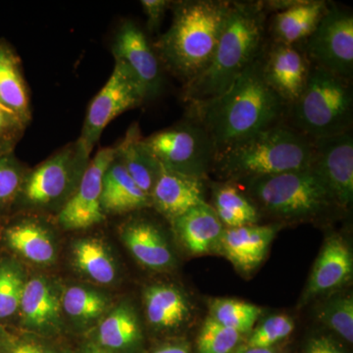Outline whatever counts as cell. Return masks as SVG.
I'll return each mask as SVG.
<instances>
[{"instance_id": "obj_15", "label": "cell", "mask_w": 353, "mask_h": 353, "mask_svg": "<svg viewBox=\"0 0 353 353\" xmlns=\"http://www.w3.org/2000/svg\"><path fill=\"white\" fill-rule=\"evenodd\" d=\"M66 261L78 281L102 289H115L124 277L119 256L101 234L72 238L67 245Z\"/></svg>"}, {"instance_id": "obj_1", "label": "cell", "mask_w": 353, "mask_h": 353, "mask_svg": "<svg viewBox=\"0 0 353 353\" xmlns=\"http://www.w3.org/2000/svg\"><path fill=\"white\" fill-rule=\"evenodd\" d=\"M263 54L264 50L219 97L189 103V119L208 132L217 155L285 122L288 104L265 79Z\"/></svg>"}, {"instance_id": "obj_39", "label": "cell", "mask_w": 353, "mask_h": 353, "mask_svg": "<svg viewBox=\"0 0 353 353\" xmlns=\"http://www.w3.org/2000/svg\"><path fill=\"white\" fill-rule=\"evenodd\" d=\"M143 12L148 18V30L154 32L159 30L162 21L164 19L165 12L171 6L172 1L168 0H141Z\"/></svg>"}, {"instance_id": "obj_16", "label": "cell", "mask_w": 353, "mask_h": 353, "mask_svg": "<svg viewBox=\"0 0 353 353\" xmlns=\"http://www.w3.org/2000/svg\"><path fill=\"white\" fill-rule=\"evenodd\" d=\"M314 169L329 188L336 205L348 209L353 201L352 132L313 141Z\"/></svg>"}, {"instance_id": "obj_2", "label": "cell", "mask_w": 353, "mask_h": 353, "mask_svg": "<svg viewBox=\"0 0 353 353\" xmlns=\"http://www.w3.org/2000/svg\"><path fill=\"white\" fill-rule=\"evenodd\" d=\"M170 28L153 46L164 70L183 83L208 69L232 8L226 0L172 2Z\"/></svg>"}, {"instance_id": "obj_35", "label": "cell", "mask_w": 353, "mask_h": 353, "mask_svg": "<svg viewBox=\"0 0 353 353\" xmlns=\"http://www.w3.org/2000/svg\"><path fill=\"white\" fill-rule=\"evenodd\" d=\"M241 336L208 316L197 336L196 353H233Z\"/></svg>"}, {"instance_id": "obj_19", "label": "cell", "mask_w": 353, "mask_h": 353, "mask_svg": "<svg viewBox=\"0 0 353 353\" xmlns=\"http://www.w3.org/2000/svg\"><path fill=\"white\" fill-rule=\"evenodd\" d=\"M108 353H139L143 347V322L131 299H117L113 307L87 336Z\"/></svg>"}, {"instance_id": "obj_41", "label": "cell", "mask_w": 353, "mask_h": 353, "mask_svg": "<svg viewBox=\"0 0 353 353\" xmlns=\"http://www.w3.org/2000/svg\"><path fill=\"white\" fill-rule=\"evenodd\" d=\"M150 353H192V350L187 341H170L157 345Z\"/></svg>"}, {"instance_id": "obj_9", "label": "cell", "mask_w": 353, "mask_h": 353, "mask_svg": "<svg viewBox=\"0 0 353 353\" xmlns=\"http://www.w3.org/2000/svg\"><path fill=\"white\" fill-rule=\"evenodd\" d=\"M143 143L165 168L201 180L213 170L217 157L208 132L190 119L154 132Z\"/></svg>"}, {"instance_id": "obj_22", "label": "cell", "mask_w": 353, "mask_h": 353, "mask_svg": "<svg viewBox=\"0 0 353 353\" xmlns=\"http://www.w3.org/2000/svg\"><path fill=\"white\" fill-rule=\"evenodd\" d=\"M145 321L157 333H173L183 328L192 316L189 297L172 283L157 282L143 290Z\"/></svg>"}, {"instance_id": "obj_14", "label": "cell", "mask_w": 353, "mask_h": 353, "mask_svg": "<svg viewBox=\"0 0 353 353\" xmlns=\"http://www.w3.org/2000/svg\"><path fill=\"white\" fill-rule=\"evenodd\" d=\"M115 154V146H110L101 148L90 159L75 194L54 218L60 231L85 232L105 222L101 208L102 180Z\"/></svg>"}, {"instance_id": "obj_40", "label": "cell", "mask_w": 353, "mask_h": 353, "mask_svg": "<svg viewBox=\"0 0 353 353\" xmlns=\"http://www.w3.org/2000/svg\"><path fill=\"white\" fill-rule=\"evenodd\" d=\"M304 353H347L334 339L329 336H315L309 339Z\"/></svg>"}, {"instance_id": "obj_12", "label": "cell", "mask_w": 353, "mask_h": 353, "mask_svg": "<svg viewBox=\"0 0 353 353\" xmlns=\"http://www.w3.org/2000/svg\"><path fill=\"white\" fill-rule=\"evenodd\" d=\"M145 101L138 83L122 64L115 62L110 78L88 106L79 141L92 153L109 123Z\"/></svg>"}, {"instance_id": "obj_8", "label": "cell", "mask_w": 353, "mask_h": 353, "mask_svg": "<svg viewBox=\"0 0 353 353\" xmlns=\"http://www.w3.org/2000/svg\"><path fill=\"white\" fill-rule=\"evenodd\" d=\"M60 233L54 218L10 213L0 219V252L17 259L30 271H52L63 253Z\"/></svg>"}, {"instance_id": "obj_10", "label": "cell", "mask_w": 353, "mask_h": 353, "mask_svg": "<svg viewBox=\"0 0 353 353\" xmlns=\"http://www.w3.org/2000/svg\"><path fill=\"white\" fill-rule=\"evenodd\" d=\"M64 282L52 271H31L12 330L54 339L67 334L62 314Z\"/></svg>"}, {"instance_id": "obj_24", "label": "cell", "mask_w": 353, "mask_h": 353, "mask_svg": "<svg viewBox=\"0 0 353 353\" xmlns=\"http://www.w3.org/2000/svg\"><path fill=\"white\" fill-rule=\"evenodd\" d=\"M277 232L271 225L225 228L219 250L240 270H253L263 261Z\"/></svg>"}, {"instance_id": "obj_7", "label": "cell", "mask_w": 353, "mask_h": 353, "mask_svg": "<svg viewBox=\"0 0 353 353\" xmlns=\"http://www.w3.org/2000/svg\"><path fill=\"white\" fill-rule=\"evenodd\" d=\"M243 183L257 208L280 219H312L339 208L326 183L312 167Z\"/></svg>"}, {"instance_id": "obj_31", "label": "cell", "mask_w": 353, "mask_h": 353, "mask_svg": "<svg viewBox=\"0 0 353 353\" xmlns=\"http://www.w3.org/2000/svg\"><path fill=\"white\" fill-rule=\"evenodd\" d=\"M30 273L17 259L0 252V325L7 329L15 328Z\"/></svg>"}, {"instance_id": "obj_18", "label": "cell", "mask_w": 353, "mask_h": 353, "mask_svg": "<svg viewBox=\"0 0 353 353\" xmlns=\"http://www.w3.org/2000/svg\"><path fill=\"white\" fill-rule=\"evenodd\" d=\"M112 290L73 281L64 282L62 314L67 334L87 336L115 304Z\"/></svg>"}, {"instance_id": "obj_3", "label": "cell", "mask_w": 353, "mask_h": 353, "mask_svg": "<svg viewBox=\"0 0 353 353\" xmlns=\"http://www.w3.org/2000/svg\"><path fill=\"white\" fill-rule=\"evenodd\" d=\"M267 14L262 1H232L210 64L194 82L183 87L185 101L192 103L219 97L261 54Z\"/></svg>"}, {"instance_id": "obj_30", "label": "cell", "mask_w": 353, "mask_h": 353, "mask_svg": "<svg viewBox=\"0 0 353 353\" xmlns=\"http://www.w3.org/2000/svg\"><path fill=\"white\" fill-rule=\"evenodd\" d=\"M211 206L226 228L255 225L259 220V209L254 202L232 181L213 183Z\"/></svg>"}, {"instance_id": "obj_27", "label": "cell", "mask_w": 353, "mask_h": 353, "mask_svg": "<svg viewBox=\"0 0 353 353\" xmlns=\"http://www.w3.org/2000/svg\"><path fill=\"white\" fill-rule=\"evenodd\" d=\"M0 104L16 114L27 126L31 123V95L22 61L6 39H0Z\"/></svg>"}, {"instance_id": "obj_23", "label": "cell", "mask_w": 353, "mask_h": 353, "mask_svg": "<svg viewBox=\"0 0 353 353\" xmlns=\"http://www.w3.org/2000/svg\"><path fill=\"white\" fill-rule=\"evenodd\" d=\"M150 202L157 213L172 223L190 209L206 202L204 180L162 166Z\"/></svg>"}, {"instance_id": "obj_37", "label": "cell", "mask_w": 353, "mask_h": 353, "mask_svg": "<svg viewBox=\"0 0 353 353\" xmlns=\"http://www.w3.org/2000/svg\"><path fill=\"white\" fill-rule=\"evenodd\" d=\"M294 329V323L290 316H270L257 328L250 332L246 345L253 347H273L280 341L287 339Z\"/></svg>"}, {"instance_id": "obj_29", "label": "cell", "mask_w": 353, "mask_h": 353, "mask_svg": "<svg viewBox=\"0 0 353 353\" xmlns=\"http://www.w3.org/2000/svg\"><path fill=\"white\" fill-rule=\"evenodd\" d=\"M330 6L321 0H301L299 4L275 14L272 23V34L275 43L297 44L311 36Z\"/></svg>"}, {"instance_id": "obj_33", "label": "cell", "mask_w": 353, "mask_h": 353, "mask_svg": "<svg viewBox=\"0 0 353 353\" xmlns=\"http://www.w3.org/2000/svg\"><path fill=\"white\" fill-rule=\"evenodd\" d=\"M318 321L323 323L341 338L353 341L352 294H338L327 299L317 311Z\"/></svg>"}, {"instance_id": "obj_20", "label": "cell", "mask_w": 353, "mask_h": 353, "mask_svg": "<svg viewBox=\"0 0 353 353\" xmlns=\"http://www.w3.org/2000/svg\"><path fill=\"white\" fill-rule=\"evenodd\" d=\"M263 67L267 83L289 106L303 94L311 63L299 44L274 41L269 50H264Z\"/></svg>"}, {"instance_id": "obj_13", "label": "cell", "mask_w": 353, "mask_h": 353, "mask_svg": "<svg viewBox=\"0 0 353 353\" xmlns=\"http://www.w3.org/2000/svg\"><path fill=\"white\" fill-rule=\"evenodd\" d=\"M115 62L122 64L138 83L146 101L161 94L164 68L141 27L132 20L121 23L111 48Z\"/></svg>"}, {"instance_id": "obj_28", "label": "cell", "mask_w": 353, "mask_h": 353, "mask_svg": "<svg viewBox=\"0 0 353 353\" xmlns=\"http://www.w3.org/2000/svg\"><path fill=\"white\" fill-rule=\"evenodd\" d=\"M115 148L116 157L119 158L134 182L150 197L162 166L143 143L138 123L130 126L124 138Z\"/></svg>"}, {"instance_id": "obj_17", "label": "cell", "mask_w": 353, "mask_h": 353, "mask_svg": "<svg viewBox=\"0 0 353 353\" xmlns=\"http://www.w3.org/2000/svg\"><path fill=\"white\" fill-rule=\"evenodd\" d=\"M119 238L132 259L157 273L173 270L175 253L161 227L145 216L132 215L119 227Z\"/></svg>"}, {"instance_id": "obj_11", "label": "cell", "mask_w": 353, "mask_h": 353, "mask_svg": "<svg viewBox=\"0 0 353 353\" xmlns=\"http://www.w3.org/2000/svg\"><path fill=\"white\" fill-rule=\"evenodd\" d=\"M311 65L350 82L353 75L352 11L330 6L315 31L303 43Z\"/></svg>"}, {"instance_id": "obj_44", "label": "cell", "mask_w": 353, "mask_h": 353, "mask_svg": "<svg viewBox=\"0 0 353 353\" xmlns=\"http://www.w3.org/2000/svg\"><path fill=\"white\" fill-rule=\"evenodd\" d=\"M9 336H10V330L0 325V353L3 352L7 341H8Z\"/></svg>"}, {"instance_id": "obj_26", "label": "cell", "mask_w": 353, "mask_h": 353, "mask_svg": "<svg viewBox=\"0 0 353 353\" xmlns=\"http://www.w3.org/2000/svg\"><path fill=\"white\" fill-rule=\"evenodd\" d=\"M101 208L106 218L152 208L150 197L139 189L116 154L102 180Z\"/></svg>"}, {"instance_id": "obj_6", "label": "cell", "mask_w": 353, "mask_h": 353, "mask_svg": "<svg viewBox=\"0 0 353 353\" xmlns=\"http://www.w3.org/2000/svg\"><path fill=\"white\" fill-rule=\"evenodd\" d=\"M90 154L77 139L29 168L11 213H36L55 218L80 185Z\"/></svg>"}, {"instance_id": "obj_43", "label": "cell", "mask_w": 353, "mask_h": 353, "mask_svg": "<svg viewBox=\"0 0 353 353\" xmlns=\"http://www.w3.org/2000/svg\"><path fill=\"white\" fill-rule=\"evenodd\" d=\"M233 353H279L275 347H253L248 345H243Z\"/></svg>"}, {"instance_id": "obj_42", "label": "cell", "mask_w": 353, "mask_h": 353, "mask_svg": "<svg viewBox=\"0 0 353 353\" xmlns=\"http://www.w3.org/2000/svg\"><path fill=\"white\" fill-rule=\"evenodd\" d=\"M72 353H108L106 352L105 350H101V347H97V345H94L92 341L88 340V339H85L80 343V345H78V347L75 348V350L72 352Z\"/></svg>"}, {"instance_id": "obj_38", "label": "cell", "mask_w": 353, "mask_h": 353, "mask_svg": "<svg viewBox=\"0 0 353 353\" xmlns=\"http://www.w3.org/2000/svg\"><path fill=\"white\" fill-rule=\"evenodd\" d=\"M27 127L16 114L0 104V155L14 153Z\"/></svg>"}, {"instance_id": "obj_32", "label": "cell", "mask_w": 353, "mask_h": 353, "mask_svg": "<svg viewBox=\"0 0 353 353\" xmlns=\"http://www.w3.org/2000/svg\"><path fill=\"white\" fill-rule=\"evenodd\" d=\"M262 309L254 304L231 299H215L210 304V317L223 326L241 334H250L261 315Z\"/></svg>"}, {"instance_id": "obj_21", "label": "cell", "mask_w": 353, "mask_h": 353, "mask_svg": "<svg viewBox=\"0 0 353 353\" xmlns=\"http://www.w3.org/2000/svg\"><path fill=\"white\" fill-rule=\"evenodd\" d=\"M353 257L347 243L339 234H332L323 245L311 272L299 304L334 292L352 280Z\"/></svg>"}, {"instance_id": "obj_36", "label": "cell", "mask_w": 353, "mask_h": 353, "mask_svg": "<svg viewBox=\"0 0 353 353\" xmlns=\"http://www.w3.org/2000/svg\"><path fill=\"white\" fill-rule=\"evenodd\" d=\"M61 338H46L27 332L10 330V336L2 353H72Z\"/></svg>"}, {"instance_id": "obj_34", "label": "cell", "mask_w": 353, "mask_h": 353, "mask_svg": "<svg viewBox=\"0 0 353 353\" xmlns=\"http://www.w3.org/2000/svg\"><path fill=\"white\" fill-rule=\"evenodd\" d=\"M28 170L14 153L0 155V219L10 214Z\"/></svg>"}, {"instance_id": "obj_5", "label": "cell", "mask_w": 353, "mask_h": 353, "mask_svg": "<svg viewBox=\"0 0 353 353\" xmlns=\"http://www.w3.org/2000/svg\"><path fill=\"white\" fill-rule=\"evenodd\" d=\"M285 122L311 141L352 132L350 82L311 65L303 94L288 106Z\"/></svg>"}, {"instance_id": "obj_4", "label": "cell", "mask_w": 353, "mask_h": 353, "mask_svg": "<svg viewBox=\"0 0 353 353\" xmlns=\"http://www.w3.org/2000/svg\"><path fill=\"white\" fill-rule=\"evenodd\" d=\"M313 141L285 122L243 139L216 157L213 170L240 183L312 166Z\"/></svg>"}, {"instance_id": "obj_25", "label": "cell", "mask_w": 353, "mask_h": 353, "mask_svg": "<svg viewBox=\"0 0 353 353\" xmlns=\"http://www.w3.org/2000/svg\"><path fill=\"white\" fill-rule=\"evenodd\" d=\"M170 224L181 245L192 254H206L219 250L225 227L208 202L190 209Z\"/></svg>"}]
</instances>
